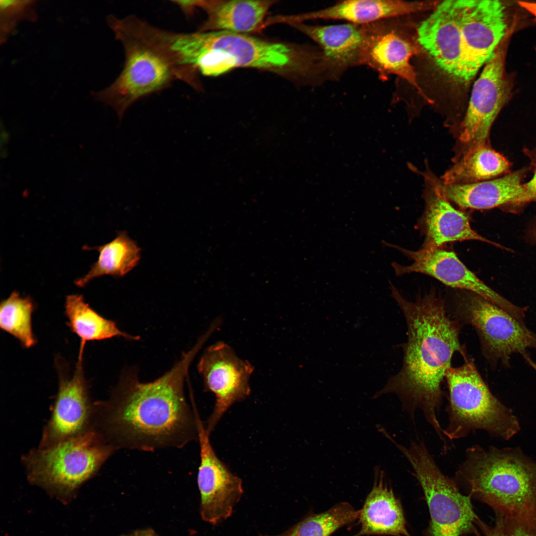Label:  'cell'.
I'll use <instances>...</instances> for the list:
<instances>
[{"label": "cell", "instance_id": "11", "mask_svg": "<svg viewBox=\"0 0 536 536\" xmlns=\"http://www.w3.org/2000/svg\"><path fill=\"white\" fill-rule=\"evenodd\" d=\"M462 63L459 80L467 83L491 58L506 35V7L497 0H459Z\"/></svg>", "mask_w": 536, "mask_h": 536}, {"label": "cell", "instance_id": "6", "mask_svg": "<svg viewBox=\"0 0 536 536\" xmlns=\"http://www.w3.org/2000/svg\"><path fill=\"white\" fill-rule=\"evenodd\" d=\"M116 450L93 428L23 457L28 480L63 501L70 500Z\"/></svg>", "mask_w": 536, "mask_h": 536}, {"label": "cell", "instance_id": "4", "mask_svg": "<svg viewBox=\"0 0 536 536\" xmlns=\"http://www.w3.org/2000/svg\"><path fill=\"white\" fill-rule=\"evenodd\" d=\"M107 21L123 46L125 64L115 81L94 96L113 108L121 120L134 102L176 79L185 82L186 76L166 30L133 15H111Z\"/></svg>", "mask_w": 536, "mask_h": 536}, {"label": "cell", "instance_id": "1", "mask_svg": "<svg viewBox=\"0 0 536 536\" xmlns=\"http://www.w3.org/2000/svg\"><path fill=\"white\" fill-rule=\"evenodd\" d=\"M199 341L163 375L142 382L136 370L126 369L108 400L95 402L94 428L116 450L153 452L181 449L198 439V413L184 393Z\"/></svg>", "mask_w": 536, "mask_h": 536}, {"label": "cell", "instance_id": "5", "mask_svg": "<svg viewBox=\"0 0 536 536\" xmlns=\"http://www.w3.org/2000/svg\"><path fill=\"white\" fill-rule=\"evenodd\" d=\"M455 478L497 516L536 529V462L520 449L472 446Z\"/></svg>", "mask_w": 536, "mask_h": 536}, {"label": "cell", "instance_id": "23", "mask_svg": "<svg viewBox=\"0 0 536 536\" xmlns=\"http://www.w3.org/2000/svg\"><path fill=\"white\" fill-rule=\"evenodd\" d=\"M274 0H199L206 19L198 31H225L251 35L265 27L266 17Z\"/></svg>", "mask_w": 536, "mask_h": 536}, {"label": "cell", "instance_id": "16", "mask_svg": "<svg viewBox=\"0 0 536 536\" xmlns=\"http://www.w3.org/2000/svg\"><path fill=\"white\" fill-rule=\"evenodd\" d=\"M396 28L389 22V18L364 25L361 66L371 68L381 79L391 74L398 75L414 86L427 102L433 104L419 86L417 74L410 63L419 49Z\"/></svg>", "mask_w": 536, "mask_h": 536}, {"label": "cell", "instance_id": "27", "mask_svg": "<svg viewBox=\"0 0 536 536\" xmlns=\"http://www.w3.org/2000/svg\"><path fill=\"white\" fill-rule=\"evenodd\" d=\"M359 515V510L348 503L340 502L323 512H309L283 533L272 536H331L358 520Z\"/></svg>", "mask_w": 536, "mask_h": 536}, {"label": "cell", "instance_id": "29", "mask_svg": "<svg viewBox=\"0 0 536 536\" xmlns=\"http://www.w3.org/2000/svg\"><path fill=\"white\" fill-rule=\"evenodd\" d=\"M36 0L0 1V41L2 44L16 30L21 21L37 19Z\"/></svg>", "mask_w": 536, "mask_h": 536}, {"label": "cell", "instance_id": "24", "mask_svg": "<svg viewBox=\"0 0 536 536\" xmlns=\"http://www.w3.org/2000/svg\"><path fill=\"white\" fill-rule=\"evenodd\" d=\"M84 250H95L99 253L97 261L82 277L75 280L78 287H84L93 279L105 275L116 278L124 276L138 264L141 249L126 231L118 233L110 242L100 246H84Z\"/></svg>", "mask_w": 536, "mask_h": 536}, {"label": "cell", "instance_id": "9", "mask_svg": "<svg viewBox=\"0 0 536 536\" xmlns=\"http://www.w3.org/2000/svg\"><path fill=\"white\" fill-rule=\"evenodd\" d=\"M396 447L409 462L428 506L433 536H461L472 532L478 519L470 497L463 494L455 480L445 475L424 441H412L409 446Z\"/></svg>", "mask_w": 536, "mask_h": 536}, {"label": "cell", "instance_id": "17", "mask_svg": "<svg viewBox=\"0 0 536 536\" xmlns=\"http://www.w3.org/2000/svg\"><path fill=\"white\" fill-rule=\"evenodd\" d=\"M417 38L437 66L459 80L463 56L459 0L440 1L418 26Z\"/></svg>", "mask_w": 536, "mask_h": 536}, {"label": "cell", "instance_id": "19", "mask_svg": "<svg viewBox=\"0 0 536 536\" xmlns=\"http://www.w3.org/2000/svg\"><path fill=\"white\" fill-rule=\"evenodd\" d=\"M416 171L423 177L425 183L423 218L425 239L421 248L435 249L446 243L467 240L480 241L500 246L471 228L468 215L454 207L442 194L435 175L428 167L424 172Z\"/></svg>", "mask_w": 536, "mask_h": 536}, {"label": "cell", "instance_id": "7", "mask_svg": "<svg viewBox=\"0 0 536 536\" xmlns=\"http://www.w3.org/2000/svg\"><path fill=\"white\" fill-rule=\"evenodd\" d=\"M464 358L463 364L450 367L446 373L449 404L444 436L454 440L482 430L491 437L510 439L520 430L517 417L491 393L472 359Z\"/></svg>", "mask_w": 536, "mask_h": 536}, {"label": "cell", "instance_id": "37", "mask_svg": "<svg viewBox=\"0 0 536 536\" xmlns=\"http://www.w3.org/2000/svg\"><path fill=\"white\" fill-rule=\"evenodd\" d=\"M172 32H171V37H170L171 38V34H172ZM171 45H172V44H171ZM172 48H173V47H172ZM179 58H180V57H179ZM180 61H181V60H180ZM185 68H186V67H185ZM189 71H190V70H189ZM192 73H193V72H192ZM194 74H195V73H194ZM196 75H197V74H196Z\"/></svg>", "mask_w": 536, "mask_h": 536}, {"label": "cell", "instance_id": "34", "mask_svg": "<svg viewBox=\"0 0 536 536\" xmlns=\"http://www.w3.org/2000/svg\"><path fill=\"white\" fill-rule=\"evenodd\" d=\"M120 536H158L151 529H144L135 531L131 533L123 535Z\"/></svg>", "mask_w": 536, "mask_h": 536}, {"label": "cell", "instance_id": "20", "mask_svg": "<svg viewBox=\"0 0 536 536\" xmlns=\"http://www.w3.org/2000/svg\"><path fill=\"white\" fill-rule=\"evenodd\" d=\"M439 1L348 0L316 10L286 16L287 23L337 20L365 25L383 19L434 9Z\"/></svg>", "mask_w": 536, "mask_h": 536}, {"label": "cell", "instance_id": "13", "mask_svg": "<svg viewBox=\"0 0 536 536\" xmlns=\"http://www.w3.org/2000/svg\"><path fill=\"white\" fill-rule=\"evenodd\" d=\"M254 369L250 362L239 357L224 342H217L204 350L198 370L202 378L204 390L215 397L205 427L209 435L228 409L250 395L249 381Z\"/></svg>", "mask_w": 536, "mask_h": 536}, {"label": "cell", "instance_id": "18", "mask_svg": "<svg viewBox=\"0 0 536 536\" xmlns=\"http://www.w3.org/2000/svg\"><path fill=\"white\" fill-rule=\"evenodd\" d=\"M287 24L317 44L327 81H337L351 68L361 66L364 25L346 22L327 25L304 22Z\"/></svg>", "mask_w": 536, "mask_h": 536}, {"label": "cell", "instance_id": "14", "mask_svg": "<svg viewBox=\"0 0 536 536\" xmlns=\"http://www.w3.org/2000/svg\"><path fill=\"white\" fill-rule=\"evenodd\" d=\"M57 361L58 391L39 447L53 445L94 428L95 405L89 396L83 360L77 359L71 375L62 362Z\"/></svg>", "mask_w": 536, "mask_h": 536}, {"label": "cell", "instance_id": "15", "mask_svg": "<svg viewBox=\"0 0 536 536\" xmlns=\"http://www.w3.org/2000/svg\"><path fill=\"white\" fill-rule=\"evenodd\" d=\"M200 463L197 483L202 519L216 525L230 517L243 493L241 479L217 456L209 435L200 417L198 419Z\"/></svg>", "mask_w": 536, "mask_h": 536}, {"label": "cell", "instance_id": "21", "mask_svg": "<svg viewBox=\"0 0 536 536\" xmlns=\"http://www.w3.org/2000/svg\"><path fill=\"white\" fill-rule=\"evenodd\" d=\"M523 171L500 178L467 184L449 185L435 177L442 194L463 208L486 209L509 203L526 202L522 183Z\"/></svg>", "mask_w": 536, "mask_h": 536}, {"label": "cell", "instance_id": "30", "mask_svg": "<svg viewBox=\"0 0 536 536\" xmlns=\"http://www.w3.org/2000/svg\"><path fill=\"white\" fill-rule=\"evenodd\" d=\"M492 528L479 520V525L485 536H536V529L515 520L497 516Z\"/></svg>", "mask_w": 536, "mask_h": 536}, {"label": "cell", "instance_id": "35", "mask_svg": "<svg viewBox=\"0 0 536 536\" xmlns=\"http://www.w3.org/2000/svg\"><path fill=\"white\" fill-rule=\"evenodd\" d=\"M171 32H171V31H170V33H169V37H170V43H171V38H170V37H171ZM171 46H172V45H171ZM176 53H177V52H176ZM177 55H178V54H177ZM178 57H179V59H180V58H179V56H178ZM180 62H181V61H180ZM181 64H182V63H181ZM182 66H183V65H182ZM183 67H184V66H183ZM186 69L187 70H188V69H187V68H186ZM188 70V71H189V72H191L192 73H193V74H195V75H196V74H194V73H192V72H191V71H189V70Z\"/></svg>", "mask_w": 536, "mask_h": 536}, {"label": "cell", "instance_id": "31", "mask_svg": "<svg viewBox=\"0 0 536 536\" xmlns=\"http://www.w3.org/2000/svg\"><path fill=\"white\" fill-rule=\"evenodd\" d=\"M523 186L525 192L526 202L536 197V170L531 179L523 184Z\"/></svg>", "mask_w": 536, "mask_h": 536}, {"label": "cell", "instance_id": "28", "mask_svg": "<svg viewBox=\"0 0 536 536\" xmlns=\"http://www.w3.org/2000/svg\"><path fill=\"white\" fill-rule=\"evenodd\" d=\"M35 308L31 298L21 297L16 291L0 305V328L18 339L26 348L33 347L37 342L32 329Z\"/></svg>", "mask_w": 536, "mask_h": 536}, {"label": "cell", "instance_id": "32", "mask_svg": "<svg viewBox=\"0 0 536 536\" xmlns=\"http://www.w3.org/2000/svg\"><path fill=\"white\" fill-rule=\"evenodd\" d=\"M199 0H176L173 1L177 4L187 16L190 15L198 7Z\"/></svg>", "mask_w": 536, "mask_h": 536}, {"label": "cell", "instance_id": "26", "mask_svg": "<svg viewBox=\"0 0 536 536\" xmlns=\"http://www.w3.org/2000/svg\"><path fill=\"white\" fill-rule=\"evenodd\" d=\"M506 158L488 144L479 146L454 163L440 177L445 184H467L485 181L505 172Z\"/></svg>", "mask_w": 536, "mask_h": 536}, {"label": "cell", "instance_id": "8", "mask_svg": "<svg viewBox=\"0 0 536 536\" xmlns=\"http://www.w3.org/2000/svg\"><path fill=\"white\" fill-rule=\"evenodd\" d=\"M516 28L511 26L475 81L467 109L453 134L455 139L452 161L487 144L491 126L512 95L513 79L505 69L510 40Z\"/></svg>", "mask_w": 536, "mask_h": 536}, {"label": "cell", "instance_id": "33", "mask_svg": "<svg viewBox=\"0 0 536 536\" xmlns=\"http://www.w3.org/2000/svg\"><path fill=\"white\" fill-rule=\"evenodd\" d=\"M518 4L533 15L536 20V2L519 1Z\"/></svg>", "mask_w": 536, "mask_h": 536}, {"label": "cell", "instance_id": "25", "mask_svg": "<svg viewBox=\"0 0 536 536\" xmlns=\"http://www.w3.org/2000/svg\"><path fill=\"white\" fill-rule=\"evenodd\" d=\"M65 314L67 325L71 331L80 338L78 358L83 359L84 347L88 341L101 340L117 336L136 340L134 336L121 331L116 323L101 316L85 302L82 295L71 294L67 296Z\"/></svg>", "mask_w": 536, "mask_h": 536}, {"label": "cell", "instance_id": "22", "mask_svg": "<svg viewBox=\"0 0 536 536\" xmlns=\"http://www.w3.org/2000/svg\"><path fill=\"white\" fill-rule=\"evenodd\" d=\"M373 486L358 518L359 531L352 536H410L401 503L385 480L384 472L375 470Z\"/></svg>", "mask_w": 536, "mask_h": 536}, {"label": "cell", "instance_id": "3", "mask_svg": "<svg viewBox=\"0 0 536 536\" xmlns=\"http://www.w3.org/2000/svg\"><path fill=\"white\" fill-rule=\"evenodd\" d=\"M186 52L190 64L199 74L206 76L221 75L235 68H253L310 87L319 74L320 53L310 44L225 31H197L188 34Z\"/></svg>", "mask_w": 536, "mask_h": 536}, {"label": "cell", "instance_id": "2", "mask_svg": "<svg viewBox=\"0 0 536 536\" xmlns=\"http://www.w3.org/2000/svg\"><path fill=\"white\" fill-rule=\"evenodd\" d=\"M391 297L402 310L407 327L402 366L373 398L396 394L412 419L422 411L443 443L446 439L438 417L442 404V383L453 355L467 356L459 335L460 322L449 314L445 302L433 291L409 301L389 281Z\"/></svg>", "mask_w": 536, "mask_h": 536}, {"label": "cell", "instance_id": "12", "mask_svg": "<svg viewBox=\"0 0 536 536\" xmlns=\"http://www.w3.org/2000/svg\"><path fill=\"white\" fill-rule=\"evenodd\" d=\"M385 246L400 251L411 260L409 265L392 262L397 276L420 273L431 276L446 285L475 293L500 307L521 322L524 321L527 309L513 304L495 292L468 269L452 251L438 248L411 251L383 241Z\"/></svg>", "mask_w": 536, "mask_h": 536}, {"label": "cell", "instance_id": "36", "mask_svg": "<svg viewBox=\"0 0 536 536\" xmlns=\"http://www.w3.org/2000/svg\"><path fill=\"white\" fill-rule=\"evenodd\" d=\"M533 234H534V238L535 239V240L536 241V226L534 230V233Z\"/></svg>", "mask_w": 536, "mask_h": 536}, {"label": "cell", "instance_id": "10", "mask_svg": "<svg viewBox=\"0 0 536 536\" xmlns=\"http://www.w3.org/2000/svg\"><path fill=\"white\" fill-rule=\"evenodd\" d=\"M456 294L451 315L475 330L488 360L507 365L510 355L518 353L536 369L527 352L529 348H536V335L524 323L475 293L461 290Z\"/></svg>", "mask_w": 536, "mask_h": 536}]
</instances>
